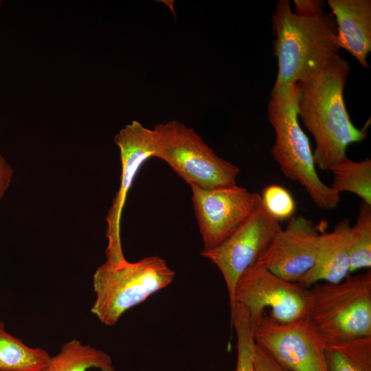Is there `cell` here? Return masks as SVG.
Returning <instances> with one entry per match:
<instances>
[{
  "label": "cell",
  "mask_w": 371,
  "mask_h": 371,
  "mask_svg": "<svg viewBox=\"0 0 371 371\" xmlns=\"http://www.w3.org/2000/svg\"><path fill=\"white\" fill-rule=\"evenodd\" d=\"M350 71L348 63L337 54L317 71L298 82L297 114L313 136L315 166L330 169L346 156L348 146L367 139L369 123L363 128L352 122L344 100Z\"/></svg>",
  "instance_id": "6da1fadb"
},
{
  "label": "cell",
  "mask_w": 371,
  "mask_h": 371,
  "mask_svg": "<svg viewBox=\"0 0 371 371\" xmlns=\"http://www.w3.org/2000/svg\"><path fill=\"white\" fill-rule=\"evenodd\" d=\"M279 0L272 17L278 60L274 87L300 82L338 54L335 19L320 0Z\"/></svg>",
  "instance_id": "7a4b0ae2"
},
{
  "label": "cell",
  "mask_w": 371,
  "mask_h": 371,
  "mask_svg": "<svg viewBox=\"0 0 371 371\" xmlns=\"http://www.w3.org/2000/svg\"><path fill=\"white\" fill-rule=\"evenodd\" d=\"M299 87L296 83L273 87L271 91L267 115L275 132L271 155L282 174L301 185L318 207L334 210L340 194L324 183L316 171L309 139L299 123Z\"/></svg>",
  "instance_id": "3957f363"
},
{
  "label": "cell",
  "mask_w": 371,
  "mask_h": 371,
  "mask_svg": "<svg viewBox=\"0 0 371 371\" xmlns=\"http://www.w3.org/2000/svg\"><path fill=\"white\" fill-rule=\"evenodd\" d=\"M308 289V316L327 344L371 337V272Z\"/></svg>",
  "instance_id": "277c9868"
},
{
  "label": "cell",
  "mask_w": 371,
  "mask_h": 371,
  "mask_svg": "<svg viewBox=\"0 0 371 371\" xmlns=\"http://www.w3.org/2000/svg\"><path fill=\"white\" fill-rule=\"evenodd\" d=\"M175 276V271L159 256L135 262H105L93 275L95 300L91 312L103 324L113 326L126 311L170 285Z\"/></svg>",
  "instance_id": "5b68a950"
},
{
  "label": "cell",
  "mask_w": 371,
  "mask_h": 371,
  "mask_svg": "<svg viewBox=\"0 0 371 371\" xmlns=\"http://www.w3.org/2000/svg\"><path fill=\"white\" fill-rule=\"evenodd\" d=\"M153 131L155 157L190 187L208 190L236 185L239 168L218 156L192 128L171 120L158 124Z\"/></svg>",
  "instance_id": "8992f818"
},
{
  "label": "cell",
  "mask_w": 371,
  "mask_h": 371,
  "mask_svg": "<svg viewBox=\"0 0 371 371\" xmlns=\"http://www.w3.org/2000/svg\"><path fill=\"white\" fill-rule=\"evenodd\" d=\"M235 304L245 308L253 327L263 316L279 323L292 322L308 315V289L254 262L236 282L231 310Z\"/></svg>",
  "instance_id": "52a82bcc"
},
{
  "label": "cell",
  "mask_w": 371,
  "mask_h": 371,
  "mask_svg": "<svg viewBox=\"0 0 371 371\" xmlns=\"http://www.w3.org/2000/svg\"><path fill=\"white\" fill-rule=\"evenodd\" d=\"M257 344L287 371H328L327 343L308 316L289 323L263 316L254 326Z\"/></svg>",
  "instance_id": "ba28073f"
},
{
  "label": "cell",
  "mask_w": 371,
  "mask_h": 371,
  "mask_svg": "<svg viewBox=\"0 0 371 371\" xmlns=\"http://www.w3.org/2000/svg\"><path fill=\"white\" fill-rule=\"evenodd\" d=\"M192 200L203 242L211 250L234 232L256 210L260 195L237 184L215 189L191 186Z\"/></svg>",
  "instance_id": "9c48e42d"
},
{
  "label": "cell",
  "mask_w": 371,
  "mask_h": 371,
  "mask_svg": "<svg viewBox=\"0 0 371 371\" xmlns=\"http://www.w3.org/2000/svg\"><path fill=\"white\" fill-rule=\"evenodd\" d=\"M120 149L122 164L120 186L109 210L106 221V262L118 263L126 260L123 254L120 238V223L127 194L142 165L155 157V139L153 129H149L136 120L120 129L114 137Z\"/></svg>",
  "instance_id": "30bf717a"
},
{
  "label": "cell",
  "mask_w": 371,
  "mask_h": 371,
  "mask_svg": "<svg viewBox=\"0 0 371 371\" xmlns=\"http://www.w3.org/2000/svg\"><path fill=\"white\" fill-rule=\"evenodd\" d=\"M280 222L265 210L262 203L227 239L201 255L221 271L229 302L238 279L253 265L281 228Z\"/></svg>",
  "instance_id": "8fae6325"
},
{
  "label": "cell",
  "mask_w": 371,
  "mask_h": 371,
  "mask_svg": "<svg viewBox=\"0 0 371 371\" xmlns=\"http://www.w3.org/2000/svg\"><path fill=\"white\" fill-rule=\"evenodd\" d=\"M320 234L311 220L293 216L255 262L284 280L299 283L315 265Z\"/></svg>",
  "instance_id": "7c38bea8"
},
{
  "label": "cell",
  "mask_w": 371,
  "mask_h": 371,
  "mask_svg": "<svg viewBox=\"0 0 371 371\" xmlns=\"http://www.w3.org/2000/svg\"><path fill=\"white\" fill-rule=\"evenodd\" d=\"M337 30V45L368 69L371 52V1L328 0Z\"/></svg>",
  "instance_id": "4fadbf2b"
},
{
  "label": "cell",
  "mask_w": 371,
  "mask_h": 371,
  "mask_svg": "<svg viewBox=\"0 0 371 371\" xmlns=\"http://www.w3.org/2000/svg\"><path fill=\"white\" fill-rule=\"evenodd\" d=\"M350 229L344 218L332 231L320 234L315 265L298 284L308 289L321 282H340L350 274Z\"/></svg>",
  "instance_id": "5bb4252c"
},
{
  "label": "cell",
  "mask_w": 371,
  "mask_h": 371,
  "mask_svg": "<svg viewBox=\"0 0 371 371\" xmlns=\"http://www.w3.org/2000/svg\"><path fill=\"white\" fill-rule=\"evenodd\" d=\"M91 368L115 371L107 353L72 339L62 346L58 355L50 357L40 371H87Z\"/></svg>",
  "instance_id": "9a60e30c"
},
{
  "label": "cell",
  "mask_w": 371,
  "mask_h": 371,
  "mask_svg": "<svg viewBox=\"0 0 371 371\" xmlns=\"http://www.w3.org/2000/svg\"><path fill=\"white\" fill-rule=\"evenodd\" d=\"M50 356L41 348H32L6 331L0 321V371H40Z\"/></svg>",
  "instance_id": "2e32d148"
},
{
  "label": "cell",
  "mask_w": 371,
  "mask_h": 371,
  "mask_svg": "<svg viewBox=\"0 0 371 371\" xmlns=\"http://www.w3.org/2000/svg\"><path fill=\"white\" fill-rule=\"evenodd\" d=\"M328 371H371V337L327 344Z\"/></svg>",
  "instance_id": "e0dca14e"
},
{
  "label": "cell",
  "mask_w": 371,
  "mask_h": 371,
  "mask_svg": "<svg viewBox=\"0 0 371 371\" xmlns=\"http://www.w3.org/2000/svg\"><path fill=\"white\" fill-rule=\"evenodd\" d=\"M330 171L333 179L330 187L337 193L348 192L371 205V159L355 161L346 157Z\"/></svg>",
  "instance_id": "ac0fdd59"
},
{
  "label": "cell",
  "mask_w": 371,
  "mask_h": 371,
  "mask_svg": "<svg viewBox=\"0 0 371 371\" xmlns=\"http://www.w3.org/2000/svg\"><path fill=\"white\" fill-rule=\"evenodd\" d=\"M350 265V273L371 267V205L363 201L351 226Z\"/></svg>",
  "instance_id": "d6986e66"
},
{
  "label": "cell",
  "mask_w": 371,
  "mask_h": 371,
  "mask_svg": "<svg viewBox=\"0 0 371 371\" xmlns=\"http://www.w3.org/2000/svg\"><path fill=\"white\" fill-rule=\"evenodd\" d=\"M231 323L237 337V361L235 371H256L254 361L256 340L248 313L240 304L231 310Z\"/></svg>",
  "instance_id": "ffe728a7"
},
{
  "label": "cell",
  "mask_w": 371,
  "mask_h": 371,
  "mask_svg": "<svg viewBox=\"0 0 371 371\" xmlns=\"http://www.w3.org/2000/svg\"><path fill=\"white\" fill-rule=\"evenodd\" d=\"M261 203L267 213L278 222L290 219L296 210L295 201L285 188L271 184L260 195Z\"/></svg>",
  "instance_id": "44dd1931"
},
{
  "label": "cell",
  "mask_w": 371,
  "mask_h": 371,
  "mask_svg": "<svg viewBox=\"0 0 371 371\" xmlns=\"http://www.w3.org/2000/svg\"><path fill=\"white\" fill-rule=\"evenodd\" d=\"M254 361L256 371H287L256 342Z\"/></svg>",
  "instance_id": "7402d4cb"
},
{
  "label": "cell",
  "mask_w": 371,
  "mask_h": 371,
  "mask_svg": "<svg viewBox=\"0 0 371 371\" xmlns=\"http://www.w3.org/2000/svg\"><path fill=\"white\" fill-rule=\"evenodd\" d=\"M13 175L12 166L0 153V199L4 196L9 189Z\"/></svg>",
  "instance_id": "603a6c76"
},
{
  "label": "cell",
  "mask_w": 371,
  "mask_h": 371,
  "mask_svg": "<svg viewBox=\"0 0 371 371\" xmlns=\"http://www.w3.org/2000/svg\"><path fill=\"white\" fill-rule=\"evenodd\" d=\"M2 4V1L0 0V6Z\"/></svg>",
  "instance_id": "cb8c5ba5"
}]
</instances>
